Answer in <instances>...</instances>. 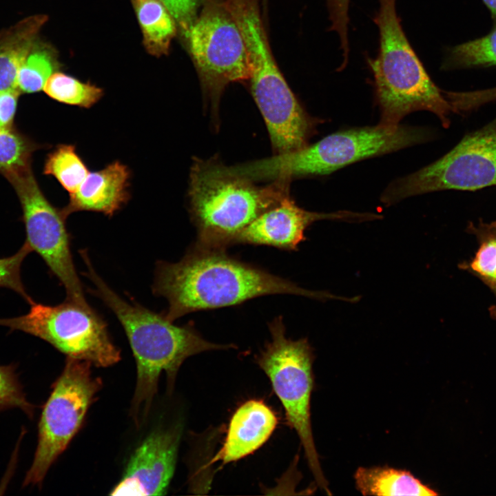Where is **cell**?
I'll use <instances>...</instances> for the list:
<instances>
[{"label": "cell", "mask_w": 496, "mask_h": 496, "mask_svg": "<svg viewBox=\"0 0 496 496\" xmlns=\"http://www.w3.org/2000/svg\"><path fill=\"white\" fill-rule=\"evenodd\" d=\"M152 292L167 300L165 315L174 322L192 312L237 305L266 295L293 294L320 300L340 299L328 292L303 289L229 256L225 249L194 245L176 262L156 263Z\"/></svg>", "instance_id": "obj_1"}, {"label": "cell", "mask_w": 496, "mask_h": 496, "mask_svg": "<svg viewBox=\"0 0 496 496\" xmlns=\"http://www.w3.org/2000/svg\"><path fill=\"white\" fill-rule=\"evenodd\" d=\"M93 284L90 292L114 313L129 341L136 364V383L130 415L139 426L147 417L158 390L161 375H167L169 391L180 366L189 357L212 350L232 348L204 339L192 324L178 325L165 313H158L115 293L98 275L86 249L79 251Z\"/></svg>", "instance_id": "obj_2"}, {"label": "cell", "mask_w": 496, "mask_h": 496, "mask_svg": "<svg viewBox=\"0 0 496 496\" xmlns=\"http://www.w3.org/2000/svg\"><path fill=\"white\" fill-rule=\"evenodd\" d=\"M289 182L260 187L215 159L194 160L188 189L189 212L197 229L194 245L225 249L242 229L289 196Z\"/></svg>", "instance_id": "obj_3"}, {"label": "cell", "mask_w": 496, "mask_h": 496, "mask_svg": "<svg viewBox=\"0 0 496 496\" xmlns=\"http://www.w3.org/2000/svg\"><path fill=\"white\" fill-rule=\"evenodd\" d=\"M374 17L380 32V48L367 63L374 77L379 125L396 127L411 112L427 110L448 127L451 105L433 82L411 46L395 10V0H379Z\"/></svg>", "instance_id": "obj_4"}, {"label": "cell", "mask_w": 496, "mask_h": 496, "mask_svg": "<svg viewBox=\"0 0 496 496\" xmlns=\"http://www.w3.org/2000/svg\"><path fill=\"white\" fill-rule=\"evenodd\" d=\"M431 137V132L424 127L378 124L335 132L292 152L237 165L236 169L254 181H290L326 175L355 161L424 143Z\"/></svg>", "instance_id": "obj_5"}, {"label": "cell", "mask_w": 496, "mask_h": 496, "mask_svg": "<svg viewBox=\"0 0 496 496\" xmlns=\"http://www.w3.org/2000/svg\"><path fill=\"white\" fill-rule=\"evenodd\" d=\"M271 341L256 358L280 400L287 424L302 444L309 467L318 486L330 494L313 437L310 402L313 387V349L306 338L286 337L282 317L269 325Z\"/></svg>", "instance_id": "obj_6"}, {"label": "cell", "mask_w": 496, "mask_h": 496, "mask_svg": "<svg viewBox=\"0 0 496 496\" xmlns=\"http://www.w3.org/2000/svg\"><path fill=\"white\" fill-rule=\"evenodd\" d=\"M21 316L0 318V326L39 338L65 354L97 367H107L121 360L105 321L91 307L65 300L56 305L29 303Z\"/></svg>", "instance_id": "obj_7"}, {"label": "cell", "mask_w": 496, "mask_h": 496, "mask_svg": "<svg viewBox=\"0 0 496 496\" xmlns=\"http://www.w3.org/2000/svg\"><path fill=\"white\" fill-rule=\"evenodd\" d=\"M92 366L83 360L66 358L41 412L37 446L24 486L41 485L52 464L80 429L103 386L101 379L92 375Z\"/></svg>", "instance_id": "obj_8"}, {"label": "cell", "mask_w": 496, "mask_h": 496, "mask_svg": "<svg viewBox=\"0 0 496 496\" xmlns=\"http://www.w3.org/2000/svg\"><path fill=\"white\" fill-rule=\"evenodd\" d=\"M496 186V116L467 133L448 153L391 182L381 196L386 205L418 194L444 189L476 191Z\"/></svg>", "instance_id": "obj_9"}, {"label": "cell", "mask_w": 496, "mask_h": 496, "mask_svg": "<svg viewBox=\"0 0 496 496\" xmlns=\"http://www.w3.org/2000/svg\"><path fill=\"white\" fill-rule=\"evenodd\" d=\"M12 185L21 208L25 231V242L45 262L52 276L64 287L66 299L90 307L77 274L70 246V234L61 209L45 197L32 170V165L2 175Z\"/></svg>", "instance_id": "obj_10"}, {"label": "cell", "mask_w": 496, "mask_h": 496, "mask_svg": "<svg viewBox=\"0 0 496 496\" xmlns=\"http://www.w3.org/2000/svg\"><path fill=\"white\" fill-rule=\"evenodd\" d=\"M201 1V10L185 39L215 112L229 83L248 81L249 61L241 31L226 1Z\"/></svg>", "instance_id": "obj_11"}, {"label": "cell", "mask_w": 496, "mask_h": 496, "mask_svg": "<svg viewBox=\"0 0 496 496\" xmlns=\"http://www.w3.org/2000/svg\"><path fill=\"white\" fill-rule=\"evenodd\" d=\"M181 424L151 432L130 457L111 495H163L174 474Z\"/></svg>", "instance_id": "obj_12"}, {"label": "cell", "mask_w": 496, "mask_h": 496, "mask_svg": "<svg viewBox=\"0 0 496 496\" xmlns=\"http://www.w3.org/2000/svg\"><path fill=\"white\" fill-rule=\"evenodd\" d=\"M380 218L374 214L347 211L327 214L309 211L298 206L288 196L242 229L231 240L230 246L236 244L267 245L293 251L305 240L306 229L317 220L364 221Z\"/></svg>", "instance_id": "obj_13"}, {"label": "cell", "mask_w": 496, "mask_h": 496, "mask_svg": "<svg viewBox=\"0 0 496 496\" xmlns=\"http://www.w3.org/2000/svg\"><path fill=\"white\" fill-rule=\"evenodd\" d=\"M277 424L276 413L262 400L244 402L233 413L223 446L211 463L224 465L249 455L269 440Z\"/></svg>", "instance_id": "obj_14"}, {"label": "cell", "mask_w": 496, "mask_h": 496, "mask_svg": "<svg viewBox=\"0 0 496 496\" xmlns=\"http://www.w3.org/2000/svg\"><path fill=\"white\" fill-rule=\"evenodd\" d=\"M130 178L127 166L118 161L89 172L78 189L70 194L68 205L61 209L63 213L67 218L81 211L114 216L130 200Z\"/></svg>", "instance_id": "obj_15"}, {"label": "cell", "mask_w": 496, "mask_h": 496, "mask_svg": "<svg viewBox=\"0 0 496 496\" xmlns=\"http://www.w3.org/2000/svg\"><path fill=\"white\" fill-rule=\"evenodd\" d=\"M47 19L43 14L26 17L0 34V90H17L19 69Z\"/></svg>", "instance_id": "obj_16"}, {"label": "cell", "mask_w": 496, "mask_h": 496, "mask_svg": "<svg viewBox=\"0 0 496 496\" xmlns=\"http://www.w3.org/2000/svg\"><path fill=\"white\" fill-rule=\"evenodd\" d=\"M354 479L357 489L364 495H437L409 471L388 466L359 467Z\"/></svg>", "instance_id": "obj_17"}, {"label": "cell", "mask_w": 496, "mask_h": 496, "mask_svg": "<svg viewBox=\"0 0 496 496\" xmlns=\"http://www.w3.org/2000/svg\"><path fill=\"white\" fill-rule=\"evenodd\" d=\"M147 51L155 56L167 54L177 33V25L161 0H131Z\"/></svg>", "instance_id": "obj_18"}, {"label": "cell", "mask_w": 496, "mask_h": 496, "mask_svg": "<svg viewBox=\"0 0 496 496\" xmlns=\"http://www.w3.org/2000/svg\"><path fill=\"white\" fill-rule=\"evenodd\" d=\"M467 228L477 237L479 247L474 257L460 267L478 277L496 296V220L470 222Z\"/></svg>", "instance_id": "obj_19"}, {"label": "cell", "mask_w": 496, "mask_h": 496, "mask_svg": "<svg viewBox=\"0 0 496 496\" xmlns=\"http://www.w3.org/2000/svg\"><path fill=\"white\" fill-rule=\"evenodd\" d=\"M89 169L73 145L59 144L45 161L43 174L53 176L70 194L83 182Z\"/></svg>", "instance_id": "obj_20"}, {"label": "cell", "mask_w": 496, "mask_h": 496, "mask_svg": "<svg viewBox=\"0 0 496 496\" xmlns=\"http://www.w3.org/2000/svg\"><path fill=\"white\" fill-rule=\"evenodd\" d=\"M43 90L59 103L87 109L98 103L103 96L102 88L57 71L49 77Z\"/></svg>", "instance_id": "obj_21"}, {"label": "cell", "mask_w": 496, "mask_h": 496, "mask_svg": "<svg viewBox=\"0 0 496 496\" xmlns=\"http://www.w3.org/2000/svg\"><path fill=\"white\" fill-rule=\"evenodd\" d=\"M12 125L0 128V174L32 165L34 152L45 147Z\"/></svg>", "instance_id": "obj_22"}, {"label": "cell", "mask_w": 496, "mask_h": 496, "mask_svg": "<svg viewBox=\"0 0 496 496\" xmlns=\"http://www.w3.org/2000/svg\"><path fill=\"white\" fill-rule=\"evenodd\" d=\"M496 65V27L486 35L453 47L442 68L445 70Z\"/></svg>", "instance_id": "obj_23"}, {"label": "cell", "mask_w": 496, "mask_h": 496, "mask_svg": "<svg viewBox=\"0 0 496 496\" xmlns=\"http://www.w3.org/2000/svg\"><path fill=\"white\" fill-rule=\"evenodd\" d=\"M58 68L54 54L35 44L20 66L16 87L21 94H33L43 89L49 77Z\"/></svg>", "instance_id": "obj_24"}, {"label": "cell", "mask_w": 496, "mask_h": 496, "mask_svg": "<svg viewBox=\"0 0 496 496\" xmlns=\"http://www.w3.org/2000/svg\"><path fill=\"white\" fill-rule=\"evenodd\" d=\"M16 368L14 364L0 365V411L18 408L32 417L34 406L26 399Z\"/></svg>", "instance_id": "obj_25"}, {"label": "cell", "mask_w": 496, "mask_h": 496, "mask_svg": "<svg viewBox=\"0 0 496 496\" xmlns=\"http://www.w3.org/2000/svg\"><path fill=\"white\" fill-rule=\"evenodd\" d=\"M32 252L24 242L13 255L0 258V288L12 290L28 304L33 299L28 293L21 278V267L25 258Z\"/></svg>", "instance_id": "obj_26"}, {"label": "cell", "mask_w": 496, "mask_h": 496, "mask_svg": "<svg viewBox=\"0 0 496 496\" xmlns=\"http://www.w3.org/2000/svg\"><path fill=\"white\" fill-rule=\"evenodd\" d=\"M349 0H327L329 18L331 21V30L336 31L340 39L342 50V65H346L349 56L348 24Z\"/></svg>", "instance_id": "obj_27"}, {"label": "cell", "mask_w": 496, "mask_h": 496, "mask_svg": "<svg viewBox=\"0 0 496 496\" xmlns=\"http://www.w3.org/2000/svg\"><path fill=\"white\" fill-rule=\"evenodd\" d=\"M174 19L180 33L185 39L198 14L200 0H161Z\"/></svg>", "instance_id": "obj_28"}, {"label": "cell", "mask_w": 496, "mask_h": 496, "mask_svg": "<svg viewBox=\"0 0 496 496\" xmlns=\"http://www.w3.org/2000/svg\"><path fill=\"white\" fill-rule=\"evenodd\" d=\"M20 94L16 89L0 90V128L14 125Z\"/></svg>", "instance_id": "obj_29"}, {"label": "cell", "mask_w": 496, "mask_h": 496, "mask_svg": "<svg viewBox=\"0 0 496 496\" xmlns=\"http://www.w3.org/2000/svg\"><path fill=\"white\" fill-rule=\"evenodd\" d=\"M491 13L492 17L496 21V0H482Z\"/></svg>", "instance_id": "obj_30"}, {"label": "cell", "mask_w": 496, "mask_h": 496, "mask_svg": "<svg viewBox=\"0 0 496 496\" xmlns=\"http://www.w3.org/2000/svg\"><path fill=\"white\" fill-rule=\"evenodd\" d=\"M489 311H490V316H491L493 318L496 319V306H492V307L489 309Z\"/></svg>", "instance_id": "obj_31"}]
</instances>
